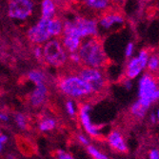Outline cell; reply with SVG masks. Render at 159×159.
<instances>
[{"instance_id":"obj_33","label":"cell","mask_w":159,"mask_h":159,"mask_svg":"<svg viewBox=\"0 0 159 159\" xmlns=\"http://www.w3.org/2000/svg\"><path fill=\"white\" fill-rule=\"evenodd\" d=\"M34 54L36 56V58L38 59H41V57H42V51L40 48H36L35 51H34Z\"/></svg>"},{"instance_id":"obj_18","label":"cell","mask_w":159,"mask_h":159,"mask_svg":"<svg viewBox=\"0 0 159 159\" xmlns=\"http://www.w3.org/2000/svg\"><path fill=\"white\" fill-rule=\"evenodd\" d=\"M148 108L145 107L144 105H142L139 101L137 100L136 102H134L133 104V106L131 107V113L133 115H134L137 118H143L146 115L147 111H148Z\"/></svg>"},{"instance_id":"obj_12","label":"cell","mask_w":159,"mask_h":159,"mask_svg":"<svg viewBox=\"0 0 159 159\" xmlns=\"http://www.w3.org/2000/svg\"><path fill=\"white\" fill-rule=\"evenodd\" d=\"M108 143L111 147V149L120 152H127L128 147L125 142V139L122 134L118 131H112L108 135Z\"/></svg>"},{"instance_id":"obj_14","label":"cell","mask_w":159,"mask_h":159,"mask_svg":"<svg viewBox=\"0 0 159 159\" xmlns=\"http://www.w3.org/2000/svg\"><path fill=\"white\" fill-rule=\"evenodd\" d=\"M47 94V88L44 84H38L36 85V88L34 91L31 96V103L34 107H39L46 98Z\"/></svg>"},{"instance_id":"obj_4","label":"cell","mask_w":159,"mask_h":159,"mask_svg":"<svg viewBox=\"0 0 159 159\" xmlns=\"http://www.w3.org/2000/svg\"><path fill=\"white\" fill-rule=\"evenodd\" d=\"M76 75L88 83L95 94L99 95L107 90V76L102 70L84 66L77 70Z\"/></svg>"},{"instance_id":"obj_11","label":"cell","mask_w":159,"mask_h":159,"mask_svg":"<svg viewBox=\"0 0 159 159\" xmlns=\"http://www.w3.org/2000/svg\"><path fill=\"white\" fill-rule=\"evenodd\" d=\"M91 111V106L88 105V104H84L80 107V119H81V122L84 126V129L85 131L88 133L91 136H93V137H96L99 134V132H98V129L96 126L93 125L92 121H91V118L89 116V111Z\"/></svg>"},{"instance_id":"obj_30","label":"cell","mask_w":159,"mask_h":159,"mask_svg":"<svg viewBox=\"0 0 159 159\" xmlns=\"http://www.w3.org/2000/svg\"><path fill=\"white\" fill-rule=\"evenodd\" d=\"M77 138H78V140L82 143V144H84V145H87V146H89V140L87 139L84 135H82V134H79L78 136H77Z\"/></svg>"},{"instance_id":"obj_2","label":"cell","mask_w":159,"mask_h":159,"mask_svg":"<svg viewBox=\"0 0 159 159\" xmlns=\"http://www.w3.org/2000/svg\"><path fill=\"white\" fill-rule=\"evenodd\" d=\"M64 35L77 38L95 37L98 34V23L95 19L76 17L74 21H67L63 28Z\"/></svg>"},{"instance_id":"obj_29","label":"cell","mask_w":159,"mask_h":159,"mask_svg":"<svg viewBox=\"0 0 159 159\" xmlns=\"http://www.w3.org/2000/svg\"><path fill=\"white\" fill-rule=\"evenodd\" d=\"M123 86L125 87V88L127 89V90H132V88H133V83H132V81H131V79H129V78H125L124 79V81H123Z\"/></svg>"},{"instance_id":"obj_19","label":"cell","mask_w":159,"mask_h":159,"mask_svg":"<svg viewBox=\"0 0 159 159\" xmlns=\"http://www.w3.org/2000/svg\"><path fill=\"white\" fill-rule=\"evenodd\" d=\"M48 30L51 35H58L63 31V26L60 20L51 19L48 24Z\"/></svg>"},{"instance_id":"obj_26","label":"cell","mask_w":159,"mask_h":159,"mask_svg":"<svg viewBox=\"0 0 159 159\" xmlns=\"http://www.w3.org/2000/svg\"><path fill=\"white\" fill-rule=\"evenodd\" d=\"M70 59L73 61L75 64H79L81 63V60H80V57H79V54L78 52H73L70 54Z\"/></svg>"},{"instance_id":"obj_1","label":"cell","mask_w":159,"mask_h":159,"mask_svg":"<svg viewBox=\"0 0 159 159\" xmlns=\"http://www.w3.org/2000/svg\"><path fill=\"white\" fill-rule=\"evenodd\" d=\"M77 52L81 62L86 67L101 70L107 65V55L97 36L85 38Z\"/></svg>"},{"instance_id":"obj_27","label":"cell","mask_w":159,"mask_h":159,"mask_svg":"<svg viewBox=\"0 0 159 159\" xmlns=\"http://www.w3.org/2000/svg\"><path fill=\"white\" fill-rule=\"evenodd\" d=\"M149 159H159V150L152 149L149 152Z\"/></svg>"},{"instance_id":"obj_17","label":"cell","mask_w":159,"mask_h":159,"mask_svg":"<svg viewBox=\"0 0 159 159\" xmlns=\"http://www.w3.org/2000/svg\"><path fill=\"white\" fill-rule=\"evenodd\" d=\"M146 69L148 70V74L153 75V74L158 73L159 71V55L158 54L153 53L150 55Z\"/></svg>"},{"instance_id":"obj_10","label":"cell","mask_w":159,"mask_h":159,"mask_svg":"<svg viewBox=\"0 0 159 159\" xmlns=\"http://www.w3.org/2000/svg\"><path fill=\"white\" fill-rule=\"evenodd\" d=\"M50 20L42 18L39 20V22L32 27L29 31V37L31 38L32 41L34 43H42L46 40H48L51 36L49 30H48V24Z\"/></svg>"},{"instance_id":"obj_34","label":"cell","mask_w":159,"mask_h":159,"mask_svg":"<svg viewBox=\"0 0 159 159\" xmlns=\"http://www.w3.org/2000/svg\"><path fill=\"white\" fill-rule=\"evenodd\" d=\"M157 100H159V89L153 94V102H155V101H157Z\"/></svg>"},{"instance_id":"obj_35","label":"cell","mask_w":159,"mask_h":159,"mask_svg":"<svg viewBox=\"0 0 159 159\" xmlns=\"http://www.w3.org/2000/svg\"><path fill=\"white\" fill-rule=\"evenodd\" d=\"M7 141V136H5V135H1L0 136V143H5Z\"/></svg>"},{"instance_id":"obj_23","label":"cell","mask_w":159,"mask_h":159,"mask_svg":"<svg viewBox=\"0 0 159 159\" xmlns=\"http://www.w3.org/2000/svg\"><path fill=\"white\" fill-rule=\"evenodd\" d=\"M134 52V44L133 42H129L126 46V49H125V56L127 58L131 59L133 57Z\"/></svg>"},{"instance_id":"obj_7","label":"cell","mask_w":159,"mask_h":159,"mask_svg":"<svg viewBox=\"0 0 159 159\" xmlns=\"http://www.w3.org/2000/svg\"><path fill=\"white\" fill-rule=\"evenodd\" d=\"M43 54L46 61L54 67H60L66 62V53L58 41H50L44 47Z\"/></svg>"},{"instance_id":"obj_16","label":"cell","mask_w":159,"mask_h":159,"mask_svg":"<svg viewBox=\"0 0 159 159\" xmlns=\"http://www.w3.org/2000/svg\"><path fill=\"white\" fill-rule=\"evenodd\" d=\"M55 7L52 0H43L42 2V18L51 20L54 16Z\"/></svg>"},{"instance_id":"obj_37","label":"cell","mask_w":159,"mask_h":159,"mask_svg":"<svg viewBox=\"0 0 159 159\" xmlns=\"http://www.w3.org/2000/svg\"><path fill=\"white\" fill-rule=\"evenodd\" d=\"M156 117H157V120L159 121V109H158L157 111H156Z\"/></svg>"},{"instance_id":"obj_25","label":"cell","mask_w":159,"mask_h":159,"mask_svg":"<svg viewBox=\"0 0 159 159\" xmlns=\"http://www.w3.org/2000/svg\"><path fill=\"white\" fill-rule=\"evenodd\" d=\"M66 108H67V111H68V113L71 116H74L75 114V107H74V104L71 101H68L67 104H66Z\"/></svg>"},{"instance_id":"obj_6","label":"cell","mask_w":159,"mask_h":159,"mask_svg":"<svg viewBox=\"0 0 159 159\" xmlns=\"http://www.w3.org/2000/svg\"><path fill=\"white\" fill-rule=\"evenodd\" d=\"M150 55L151 54L148 50L143 49L139 52V53L136 56L132 57L128 61L126 66V70H125L126 77L131 80L137 77L146 69Z\"/></svg>"},{"instance_id":"obj_24","label":"cell","mask_w":159,"mask_h":159,"mask_svg":"<svg viewBox=\"0 0 159 159\" xmlns=\"http://www.w3.org/2000/svg\"><path fill=\"white\" fill-rule=\"evenodd\" d=\"M16 122H17V125L21 129H26V120H25V117L22 114L16 115Z\"/></svg>"},{"instance_id":"obj_31","label":"cell","mask_w":159,"mask_h":159,"mask_svg":"<svg viewBox=\"0 0 159 159\" xmlns=\"http://www.w3.org/2000/svg\"><path fill=\"white\" fill-rule=\"evenodd\" d=\"M112 4H115L116 6H122L126 3L127 0H111Z\"/></svg>"},{"instance_id":"obj_32","label":"cell","mask_w":159,"mask_h":159,"mask_svg":"<svg viewBox=\"0 0 159 159\" xmlns=\"http://www.w3.org/2000/svg\"><path fill=\"white\" fill-rule=\"evenodd\" d=\"M150 120L152 124H155L158 120H157V117H156V113L154 112H152L151 115H150Z\"/></svg>"},{"instance_id":"obj_36","label":"cell","mask_w":159,"mask_h":159,"mask_svg":"<svg viewBox=\"0 0 159 159\" xmlns=\"http://www.w3.org/2000/svg\"><path fill=\"white\" fill-rule=\"evenodd\" d=\"M0 119H2L4 121H7L8 120V116H7V115H5V114H3V113H0Z\"/></svg>"},{"instance_id":"obj_8","label":"cell","mask_w":159,"mask_h":159,"mask_svg":"<svg viewBox=\"0 0 159 159\" xmlns=\"http://www.w3.org/2000/svg\"><path fill=\"white\" fill-rule=\"evenodd\" d=\"M32 0H11L9 5V14L12 18L26 19L33 12Z\"/></svg>"},{"instance_id":"obj_28","label":"cell","mask_w":159,"mask_h":159,"mask_svg":"<svg viewBox=\"0 0 159 159\" xmlns=\"http://www.w3.org/2000/svg\"><path fill=\"white\" fill-rule=\"evenodd\" d=\"M57 156H58L59 159H75L71 155L66 153L63 151H58V152H57Z\"/></svg>"},{"instance_id":"obj_9","label":"cell","mask_w":159,"mask_h":159,"mask_svg":"<svg viewBox=\"0 0 159 159\" xmlns=\"http://www.w3.org/2000/svg\"><path fill=\"white\" fill-rule=\"evenodd\" d=\"M97 23L104 30H110L114 26L123 25L125 23V17L120 11L109 10L108 11L101 14Z\"/></svg>"},{"instance_id":"obj_5","label":"cell","mask_w":159,"mask_h":159,"mask_svg":"<svg viewBox=\"0 0 159 159\" xmlns=\"http://www.w3.org/2000/svg\"><path fill=\"white\" fill-rule=\"evenodd\" d=\"M159 89L157 80L151 74L144 75L138 83V101L150 109L151 105L153 103V94Z\"/></svg>"},{"instance_id":"obj_22","label":"cell","mask_w":159,"mask_h":159,"mask_svg":"<svg viewBox=\"0 0 159 159\" xmlns=\"http://www.w3.org/2000/svg\"><path fill=\"white\" fill-rule=\"evenodd\" d=\"M88 152L94 158V159H109V157L107 155H105L104 153H102L101 152H99L97 149H95L93 146H88Z\"/></svg>"},{"instance_id":"obj_13","label":"cell","mask_w":159,"mask_h":159,"mask_svg":"<svg viewBox=\"0 0 159 159\" xmlns=\"http://www.w3.org/2000/svg\"><path fill=\"white\" fill-rule=\"evenodd\" d=\"M83 3L87 8L100 14L111 10L112 5L111 0H83Z\"/></svg>"},{"instance_id":"obj_20","label":"cell","mask_w":159,"mask_h":159,"mask_svg":"<svg viewBox=\"0 0 159 159\" xmlns=\"http://www.w3.org/2000/svg\"><path fill=\"white\" fill-rule=\"evenodd\" d=\"M29 78H30L33 82H34L36 85L38 84H43V81L45 79V76L41 71L38 70H33L29 74Z\"/></svg>"},{"instance_id":"obj_38","label":"cell","mask_w":159,"mask_h":159,"mask_svg":"<svg viewBox=\"0 0 159 159\" xmlns=\"http://www.w3.org/2000/svg\"><path fill=\"white\" fill-rule=\"evenodd\" d=\"M1 150H2V144L0 143V152H1Z\"/></svg>"},{"instance_id":"obj_3","label":"cell","mask_w":159,"mask_h":159,"mask_svg":"<svg viewBox=\"0 0 159 159\" xmlns=\"http://www.w3.org/2000/svg\"><path fill=\"white\" fill-rule=\"evenodd\" d=\"M58 86L60 91L68 96L74 98H93L96 94L93 93L88 83L81 79L78 75H70L62 77Z\"/></svg>"},{"instance_id":"obj_21","label":"cell","mask_w":159,"mask_h":159,"mask_svg":"<svg viewBox=\"0 0 159 159\" xmlns=\"http://www.w3.org/2000/svg\"><path fill=\"white\" fill-rule=\"evenodd\" d=\"M55 127V121L53 119H44L39 124V129L41 131H51Z\"/></svg>"},{"instance_id":"obj_15","label":"cell","mask_w":159,"mask_h":159,"mask_svg":"<svg viewBox=\"0 0 159 159\" xmlns=\"http://www.w3.org/2000/svg\"><path fill=\"white\" fill-rule=\"evenodd\" d=\"M82 43V39L75 37V36H68L64 35L63 38V46L64 48L69 51L70 53L77 52Z\"/></svg>"}]
</instances>
